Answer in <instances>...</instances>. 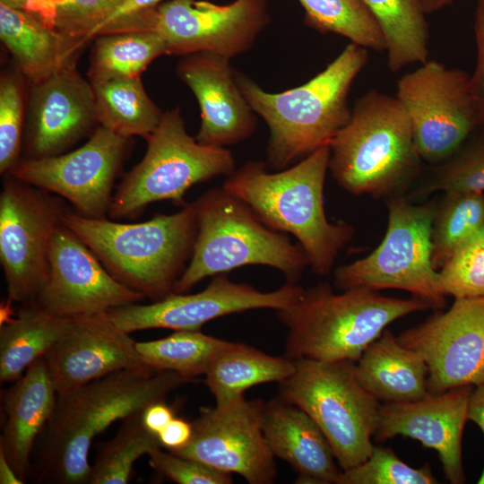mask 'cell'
<instances>
[{
  "instance_id": "6da1fadb",
  "label": "cell",
  "mask_w": 484,
  "mask_h": 484,
  "mask_svg": "<svg viewBox=\"0 0 484 484\" xmlns=\"http://www.w3.org/2000/svg\"><path fill=\"white\" fill-rule=\"evenodd\" d=\"M188 382L175 372L125 369L57 394L52 416L39 436L38 482L87 484L93 439L114 422L165 401Z\"/></svg>"
},
{
  "instance_id": "7a4b0ae2",
  "label": "cell",
  "mask_w": 484,
  "mask_h": 484,
  "mask_svg": "<svg viewBox=\"0 0 484 484\" xmlns=\"http://www.w3.org/2000/svg\"><path fill=\"white\" fill-rule=\"evenodd\" d=\"M330 146L313 151L290 169L269 172L267 164L248 160L226 177L222 188L247 203L269 228L294 236L311 270L326 275L354 236L344 220L326 217L324 187Z\"/></svg>"
},
{
  "instance_id": "3957f363",
  "label": "cell",
  "mask_w": 484,
  "mask_h": 484,
  "mask_svg": "<svg viewBox=\"0 0 484 484\" xmlns=\"http://www.w3.org/2000/svg\"><path fill=\"white\" fill-rule=\"evenodd\" d=\"M367 61V49L350 42L306 83L277 93L264 91L248 75L236 71L242 93L269 128V168L284 169L330 145L350 118L349 93Z\"/></svg>"
},
{
  "instance_id": "277c9868",
  "label": "cell",
  "mask_w": 484,
  "mask_h": 484,
  "mask_svg": "<svg viewBox=\"0 0 484 484\" xmlns=\"http://www.w3.org/2000/svg\"><path fill=\"white\" fill-rule=\"evenodd\" d=\"M63 223L125 286L159 301L174 288L190 260L197 233L194 206L137 223L91 219L65 212Z\"/></svg>"
},
{
  "instance_id": "5b68a950",
  "label": "cell",
  "mask_w": 484,
  "mask_h": 484,
  "mask_svg": "<svg viewBox=\"0 0 484 484\" xmlns=\"http://www.w3.org/2000/svg\"><path fill=\"white\" fill-rule=\"evenodd\" d=\"M429 308L413 296L386 297L362 288L335 293L329 283L320 282L304 289L294 304L276 312L288 328L287 358L356 362L390 324Z\"/></svg>"
},
{
  "instance_id": "8992f818",
  "label": "cell",
  "mask_w": 484,
  "mask_h": 484,
  "mask_svg": "<svg viewBox=\"0 0 484 484\" xmlns=\"http://www.w3.org/2000/svg\"><path fill=\"white\" fill-rule=\"evenodd\" d=\"M329 170L354 195L392 197L417 176L422 161L410 118L395 96L371 89L330 143Z\"/></svg>"
},
{
  "instance_id": "52a82bcc",
  "label": "cell",
  "mask_w": 484,
  "mask_h": 484,
  "mask_svg": "<svg viewBox=\"0 0 484 484\" xmlns=\"http://www.w3.org/2000/svg\"><path fill=\"white\" fill-rule=\"evenodd\" d=\"M197 233L193 253L174 292L186 293L204 278L245 265H266L298 283L309 266L298 243L266 226L253 209L222 187L210 189L192 203Z\"/></svg>"
},
{
  "instance_id": "ba28073f",
  "label": "cell",
  "mask_w": 484,
  "mask_h": 484,
  "mask_svg": "<svg viewBox=\"0 0 484 484\" xmlns=\"http://www.w3.org/2000/svg\"><path fill=\"white\" fill-rule=\"evenodd\" d=\"M142 160L122 179L112 196V219L134 218L150 203L171 201L186 205L193 186L236 169L232 152L226 148L199 143L187 134L179 108L163 112L157 128L146 138Z\"/></svg>"
},
{
  "instance_id": "9c48e42d",
  "label": "cell",
  "mask_w": 484,
  "mask_h": 484,
  "mask_svg": "<svg viewBox=\"0 0 484 484\" xmlns=\"http://www.w3.org/2000/svg\"><path fill=\"white\" fill-rule=\"evenodd\" d=\"M296 369L281 383L280 398L298 406L316 423L341 470L370 455L380 402L355 375L351 360H295Z\"/></svg>"
},
{
  "instance_id": "30bf717a",
  "label": "cell",
  "mask_w": 484,
  "mask_h": 484,
  "mask_svg": "<svg viewBox=\"0 0 484 484\" xmlns=\"http://www.w3.org/2000/svg\"><path fill=\"white\" fill-rule=\"evenodd\" d=\"M385 203L387 227L381 243L367 256L338 266L333 273L335 287L402 290L430 308H444L446 296L432 264L436 205L412 204L400 195L387 198Z\"/></svg>"
},
{
  "instance_id": "8fae6325",
  "label": "cell",
  "mask_w": 484,
  "mask_h": 484,
  "mask_svg": "<svg viewBox=\"0 0 484 484\" xmlns=\"http://www.w3.org/2000/svg\"><path fill=\"white\" fill-rule=\"evenodd\" d=\"M395 97L410 118L422 160L445 161L480 127L470 74L439 61L428 59L403 74Z\"/></svg>"
},
{
  "instance_id": "7c38bea8",
  "label": "cell",
  "mask_w": 484,
  "mask_h": 484,
  "mask_svg": "<svg viewBox=\"0 0 484 484\" xmlns=\"http://www.w3.org/2000/svg\"><path fill=\"white\" fill-rule=\"evenodd\" d=\"M270 21L268 0H167L138 15L136 30L157 32L166 55L211 52L231 59L249 50Z\"/></svg>"
},
{
  "instance_id": "4fadbf2b",
  "label": "cell",
  "mask_w": 484,
  "mask_h": 484,
  "mask_svg": "<svg viewBox=\"0 0 484 484\" xmlns=\"http://www.w3.org/2000/svg\"><path fill=\"white\" fill-rule=\"evenodd\" d=\"M65 212L46 191L5 175L0 194V261L11 303H32L44 287L49 242Z\"/></svg>"
},
{
  "instance_id": "5bb4252c",
  "label": "cell",
  "mask_w": 484,
  "mask_h": 484,
  "mask_svg": "<svg viewBox=\"0 0 484 484\" xmlns=\"http://www.w3.org/2000/svg\"><path fill=\"white\" fill-rule=\"evenodd\" d=\"M128 142V138L99 125L80 148L55 156L20 160L8 175L65 198L82 216L101 219L108 212Z\"/></svg>"
},
{
  "instance_id": "9a60e30c",
  "label": "cell",
  "mask_w": 484,
  "mask_h": 484,
  "mask_svg": "<svg viewBox=\"0 0 484 484\" xmlns=\"http://www.w3.org/2000/svg\"><path fill=\"white\" fill-rule=\"evenodd\" d=\"M304 289L288 282L273 291H261L232 281L227 273L212 276L207 287L194 294L175 293L148 305L128 304L107 315L123 331L149 329L199 330L221 316L253 309H284L294 304Z\"/></svg>"
},
{
  "instance_id": "2e32d148",
  "label": "cell",
  "mask_w": 484,
  "mask_h": 484,
  "mask_svg": "<svg viewBox=\"0 0 484 484\" xmlns=\"http://www.w3.org/2000/svg\"><path fill=\"white\" fill-rule=\"evenodd\" d=\"M396 338L425 360L428 392L484 382V297L454 298Z\"/></svg>"
},
{
  "instance_id": "e0dca14e",
  "label": "cell",
  "mask_w": 484,
  "mask_h": 484,
  "mask_svg": "<svg viewBox=\"0 0 484 484\" xmlns=\"http://www.w3.org/2000/svg\"><path fill=\"white\" fill-rule=\"evenodd\" d=\"M264 404L242 397L228 405L201 408L189 444L173 454L238 474L250 484L272 483L274 455L262 430Z\"/></svg>"
},
{
  "instance_id": "ac0fdd59",
  "label": "cell",
  "mask_w": 484,
  "mask_h": 484,
  "mask_svg": "<svg viewBox=\"0 0 484 484\" xmlns=\"http://www.w3.org/2000/svg\"><path fill=\"white\" fill-rule=\"evenodd\" d=\"M48 280L30 304L65 318L102 315L144 297L116 280L95 254L64 223L48 246Z\"/></svg>"
},
{
  "instance_id": "d6986e66",
  "label": "cell",
  "mask_w": 484,
  "mask_h": 484,
  "mask_svg": "<svg viewBox=\"0 0 484 484\" xmlns=\"http://www.w3.org/2000/svg\"><path fill=\"white\" fill-rule=\"evenodd\" d=\"M472 388L462 385L442 393L428 392L416 401L384 402L375 439L382 442L396 436L416 439L437 453L449 482L464 483L462 438Z\"/></svg>"
},
{
  "instance_id": "ffe728a7",
  "label": "cell",
  "mask_w": 484,
  "mask_h": 484,
  "mask_svg": "<svg viewBox=\"0 0 484 484\" xmlns=\"http://www.w3.org/2000/svg\"><path fill=\"white\" fill-rule=\"evenodd\" d=\"M129 334L107 313L73 318L68 333L42 357L56 393L120 370L149 367Z\"/></svg>"
},
{
  "instance_id": "44dd1931",
  "label": "cell",
  "mask_w": 484,
  "mask_h": 484,
  "mask_svg": "<svg viewBox=\"0 0 484 484\" xmlns=\"http://www.w3.org/2000/svg\"><path fill=\"white\" fill-rule=\"evenodd\" d=\"M92 84L67 65L31 84L27 127V158L62 154L99 126Z\"/></svg>"
},
{
  "instance_id": "7402d4cb",
  "label": "cell",
  "mask_w": 484,
  "mask_h": 484,
  "mask_svg": "<svg viewBox=\"0 0 484 484\" xmlns=\"http://www.w3.org/2000/svg\"><path fill=\"white\" fill-rule=\"evenodd\" d=\"M178 78L193 91L201 111L196 141L225 148L254 134L256 114L242 93L230 58L198 52L184 56L177 66Z\"/></svg>"
},
{
  "instance_id": "603a6c76",
  "label": "cell",
  "mask_w": 484,
  "mask_h": 484,
  "mask_svg": "<svg viewBox=\"0 0 484 484\" xmlns=\"http://www.w3.org/2000/svg\"><path fill=\"white\" fill-rule=\"evenodd\" d=\"M262 430L272 454L297 471V483L336 484L341 471L333 449L303 410L280 397L265 402Z\"/></svg>"
},
{
  "instance_id": "cb8c5ba5",
  "label": "cell",
  "mask_w": 484,
  "mask_h": 484,
  "mask_svg": "<svg viewBox=\"0 0 484 484\" xmlns=\"http://www.w3.org/2000/svg\"><path fill=\"white\" fill-rule=\"evenodd\" d=\"M2 396L4 422L0 451L25 482L33 447L51 418L57 399L43 359L31 364Z\"/></svg>"
},
{
  "instance_id": "d4e9b609",
  "label": "cell",
  "mask_w": 484,
  "mask_h": 484,
  "mask_svg": "<svg viewBox=\"0 0 484 484\" xmlns=\"http://www.w3.org/2000/svg\"><path fill=\"white\" fill-rule=\"evenodd\" d=\"M0 39L18 72L31 84L76 64L91 40L56 32L23 9L0 3Z\"/></svg>"
},
{
  "instance_id": "484cf974",
  "label": "cell",
  "mask_w": 484,
  "mask_h": 484,
  "mask_svg": "<svg viewBox=\"0 0 484 484\" xmlns=\"http://www.w3.org/2000/svg\"><path fill=\"white\" fill-rule=\"evenodd\" d=\"M354 367L359 383L379 402L416 401L428 393L425 360L386 329L364 350Z\"/></svg>"
},
{
  "instance_id": "4316f807",
  "label": "cell",
  "mask_w": 484,
  "mask_h": 484,
  "mask_svg": "<svg viewBox=\"0 0 484 484\" xmlns=\"http://www.w3.org/2000/svg\"><path fill=\"white\" fill-rule=\"evenodd\" d=\"M73 319L26 304L0 327V381L15 382L72 327Z\"/></svg>"
},
{
  "instance_id": "83f0119b",
  "label": "cell",
  "mask_w": 484,
  "mask_h": 484,
  "mask_svg": "<svg viewBox=\"0 0 484 484\" xmlns=\"http://www.w3.org/2000/svg\"><path fill=\"white\" fill-rule=\"evenodd\" d=\"M295 369V360L286 356L273 357L230 341L209 367L204 383L216 405L224 406L244 397V392L256 385L283 382Z\"/></svg>"
},
{
  "instance_id": "f1b7e54d",
  "label": "cell",
  "mask_w": 484,
  "mask_h": 484,
  "mask_svg": "<svg viewBox=\"0 0 484 484\" xmlns=\"http://www.w3.org/2000/svg\"><path fill=\"white\" fill-rule=\"evenodd\" d=\"M385 40L387 65L397 73L429 58V29L420 0H362Z\"/></svg>"
},
{
  "instance_id": "f546056e",
  "label": "cell",
  "mask_w": 484,
  "mask_h": 484,
  "mask_svg": "<svg viewBox=\"0 0 484 484\" xmlns=\"http://www.w3.org/2000/svg\"><path fill=\"white\" fill-rule=\"evenodd\" d=\"M91 84L99 125L128 139H146L159 125L163 112L150 99L140 77Z\"/></svg>"
},
{
  "instance_id": "4dcf8cb0",
  "label": "cell",
  "mask_w": 484,
  "mask_h": 484,
  "mask_svg": "<svg viewBox=\"0 0 484 484\" xmlns=\"http://www.w3.org/2000/svg\"><path fill=\"white\" fill-rule=\"evenodd\" d=\"M88 77L91 83L140 77L157 57L166 55V45L155 31L138 30L95 36Z\"/></svg>"
},
{
  "instance_id": "1f68e13d",
  "label": "cell",
  "mask_w": 484,
  "mask_h": 484,
  "mask_svg": "<svg viewBox=\"0 0 484 484\" xmlns=\"http://www.w3.org/2000/svg\"><path fill=\"white\" fill-rule=\"evenodd\" d=\"M229 342L199 330H181L162 339L136 342L135 346L149 367L158 372H175L192 381L205 375Z\"/></svg>"
},
{
  "instance_id": "d6a6232c",
  "label": "cell",
  "mask_w": 484,
  "mask_h": 484,
  "mask_svg": "<svg viewBox=\"0 0 484 484\" xmlns=\"http://www.w3.org/2000/svg\"><path fill=\"white\" fill-rule=\"evenodd\" d=\"M432 224V264L439 270L453 253L484 227V193L444 192Z\"/></svg>"
},
{
  "instance_id": "836d02e7",
  "label": "cell",
  "mask_w": 484,
  "mask_h": 484,
  "mask_svg": "<svg viewBox=\"0 0 484 484\" xmlns=\"http://www.w3.org/2000/svg\"><path fill=\"white\" fill-rule=\"evenodd\" d=\"M160 447L157 435L143 425L142 412L123 419L115 436L100 445L87 484L128 483L134 462Z\"/></svg>"
},
{
  "instance_id": "e575fe53",
  "label": "cell",
  "mask_w": 484,
  "mask_h": 484,
  "mask_svg": "<svg viewBox=\"0 0 484 484\" xmlns=\"http://www.w3.org/2000/svg\"><path fill=\"white\" fill-rule=\"evenodd\" d=\"M298 1L305 11L307 26L344 37L367 49L385 52L382 31L362 0Z\"/></svg>"
},
{
  "instance_id": "d590c367",
  "label": "cell",
  "mask_w": 484,
  "mask_h": 484,
  "mask_svg": "<svg viewBox=\"0 0 484 484\" xmlns=\"http://www.w3.org/2000/svg\"><path fill=\"white\" fill-rule=\"evenodd\" d=\"M125 0H28L23 10L52 30L92 39L91 33Z\"/></svg>"
},
{
  "instance_id": "8d00e7d4",
  "label": "cell",
  "mask_w": 484,
  "mask_h": 484,
  "mask_svg": "<svg viewBox=\"0 0 484 484\" xmlns=\"http://www.w3.org/2000/svg\"><path fill=\"white\" fill-rule=\"evenodd\" d=\"M430 468H413L385 446L374 445L370 455L357 466L341 470L336 484H435Z\"/></svg>"
},
{
  "instance_id": "74e56055",
  "label": "cell",
  "mask_w": 484,
  "mask_h": 484,
  "mask_svg": "<svg viewBox=\"0 0 484 484\" xmlns=\"http://www.w3.org/2000/svg\"><path fill=\"white\" fill-rule=\"evenodd\" d=\"M438 272L445 296L484 297V227L458 247Z\"/></svg>"
},
{
  "instance_id": "f35d334b",
  "label": "cell",
  "mask_w": 484,
  "mask_h": 484,
  "mask_svg": "<svg viewBox=\"0 0 484 484\" xmlns=\"http://www.w3.org/2000/svg\"><path fill=\"white\" fill-rule=\"evenodd\" d=\"M22 77L4 72L0 78V172L4 176L20 161L24 116Z\"/></svg>"
},
{
  "instance_id": "ab89813d",
  "label": "cell",
  "mask_w": 484,
  "mask_h": 484,
  "mask_svg": "<svg viewBox=\"0 0 484 484\" xmlns=\"http://www.w3.org/2000/svg\"><path fill=\"white\" fill-rule=\"evenodd\" d=\"M452 190L484 193V134L442 162L425 193Z\"/></svg>"
},
{
  "instance_id": "60d3db41",
  "label": "cell",
  "mask_w": 484,
  "mask_h": 484,
  "mask_svg": "<svg viewBox=\"0 0 484 484\" xmlns=\"http://www.w3.org/2000/svg\"><path fill=\"white\" fill-rule=\"evenodd\" d=\"M150 465L178 484H229L231 474L193 459L163 452L160 447L149 454Z\"/></svg>"
},
{
  "instance_id": "b9f144b4",
  "label": "cell",
  "mask_w": 484,
  "mask_h": 484,
  "mask_svg": "<svg viewBox=\"0 0 484 484\" xmlns=\"http://www.w3.org/2000/svg\"><path fill=\"white\" fill-rule=\"evenodd\" d=\"M474 32L477 60L475 70L470 75V89L476 107L480 127L484 129V0L478 1Z\"/></svg>"
},
{
  "instance_id": "7bdbcfd3",
  "label": "cell",
  "mask_w": 484,
  "mask_h": 484,
  "mask_svg": "<svg viewBox=\"0 0 484 484\" xmlns=\"http://www.w3.org/2000/svg\"><path fill=\"white\" fill-rule=\"evenodd\" d=\"M167 0H125L121 5L92 33L91 38L108 33L121 23L131 20L140 13L156 7Z\"/></svg>"
},
{
  "instance_id": "ee69618b",
  "label": "cell",
  "mask_w": 484,
  "mask_h": 484,
  "mask_svg": "<svg viewBox=\"0 0 484 484\" xmlns=\"http://www.w3.org/2000/svg\"><path fill=\"white\" fill-rule=\"evenodd\" d=\"M193 436V423L175 417L158 435L161 447L177 452L186 446Z\"/></svg>"
},
{
  "instance_id": "f6af8a7d",
  "label": "cell",
  "mask_w": 484,
  "mask_h": 484,
  "mask_svg": "<svg viewBox=\"0 0 484 484\" xmlns=\"http://www.w3.org/2000/svg\"><path fill=\"white\" fill-rule=\"evenodd\" d=\"M174 418L173 409L165 401L154 402L142 411L143 425L155 435H158Z\"/></svg>"
},
{
  "instance_id": "bcb514c9",
  "label": "cell",
  "mask_w": 484,
  "mask_h": 484,
  "mask_svg": "<svg viewBox=\"0 0 484 484\" xmlns=\"http://www.w3.org/2000/svg\"><path fill=\"white\" fill-rule=\"evenodd\" d=\"M468 419L473 421L484 435V382L472 388L469 400Z\"/></svg>"
},
{
  "instance_id": "7dc6e473",
  "label": "cell",
  "mask_w": 484,
  "mask_h": 484,
  "mask_svg": "<svg viewBox=\"0 0 484 484\" xmlns=\"http://www.w3.org/2000/svg\"><path fill=\"white\" fill-rule=\"evenodd\" d=\"M0 483L22 484L24 483L17 475L5 455L0 451Z\"/></svg>"
},
{
  "instance_id": "c3c4849f",
  "label": "cell",
  "mask_w": 484,
  "mask_h": 484,
  "mask_svg": "<svg viewBox=\"0 0 484 484\" xmlns=\"http://www.w3.org/2000/svg\"><path fill=\"white\" fill-rule=\"evenodd\" d=\"M427 13H433L452 4L454 0H420Z\"/></svg>"
},
{
  "instance_id": "681fc988",
  "label": "cell",
  "mask_w": 484,
  "mask_h": 484,
  "mask_svg": "<svg viewBox=\"0 0 484 484\" xmlns=\"http://www.w3.org/2000/svg\"><path fill=\"white\" fill-rule=\"evenodd\" d=\"M27 2L28 0H0V3L17 9H23Z\"/></svg>"
},
{
  "instance_id": "f907efd6",
  "label": "cell",
  "mask_w": 484,
  "mask_h": 484,
  "mask_svg": "<svg viewBox=\"0 0 484 484\" xmlns=\"http://www.w3.org/2000/svg\"><path fill=\"white\" fill-rule=\"evenodd\" d=\"M478 483L479 484H484V469H483L481 476L480 477V479L478 480Z\"/></svg>"
}]
</instances>
